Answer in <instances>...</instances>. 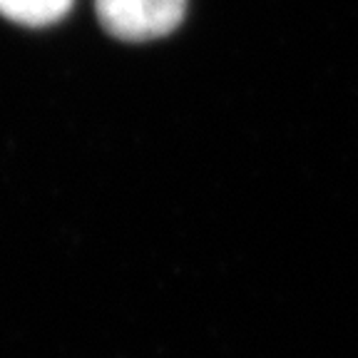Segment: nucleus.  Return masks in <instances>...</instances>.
<instances>
[{
	"mask_svg": "<svg viewBox=\"0 0 358 358\" xmlns=\"http://www.w3.org/2000/svg\"><path fill=\"white\" fill-rule=\"evenodd\" d=\"M187 0H97L105 30L120 40H155L177 28Z\"/></svg>",
	"mask_w": 358,
	"mask_h": 358,
	"instance_id": "nucleus-1",
	"label": "nucleus"
},
{
	"mask_svg": "<svg viewBox=\"0 0 358 358\" xmlns=\"http://www.w3.org/2000/svg\"><path fill=\"white\" fill-rule=\"evenodd\" d=\"M73 0H0V13L22 25H48L65 15Z\"/></svg>",
	"mask_w": 358,
	"mask_h": 358,
	"instance_id": "nucleus-2",
	"label": "nucleus"
}]
</instances>
